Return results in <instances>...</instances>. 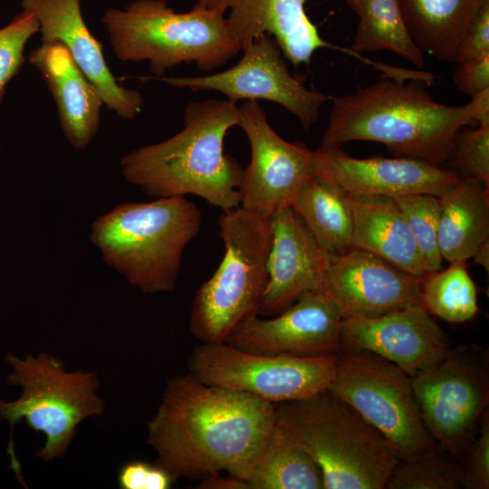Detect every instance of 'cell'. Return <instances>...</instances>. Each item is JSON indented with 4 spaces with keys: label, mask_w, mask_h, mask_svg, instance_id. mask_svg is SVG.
<instances>
[{
    "label": "cell",
    "mask_w": 489,
    "mask_h": 489,
    "mask_svg": "<svg viewBox=\"0 0 489 489\" xmlns=\"http://www.w3.org/2000/svg\"><path fill=\"white\" fill-rule=\"evenodd\" d=\"M275 406L252 395L206 384L189 372L168 379L148 422L147 444L174 479L235 475L275 421Z\"/></svg>",
    "instance_id": "1"
},
{
    "label": "cell",
    "mask_w": 489,
    "mask_h": 489,
    "mask_svg": "<svg viewBox=\"0 0 489 489\" xmlns=\"http://www.w3.org/2000/svg\"><path fill=\"white\" fill-rule=\"evenodd\" d=\"M425 84L390 78L334 97L320 149L374 141L396 157L441 167L449 159L459 131L474 121L468 103L437 102Z\"/></svg>",
    "instance_id": "2"
},
{
    "label": "cell",
    "mask_w": 489,
    "mask_h": 489,
    "mask_svg": "<svg viewBox=\"0 0 489 489\" xmlns=\"http://www.w3.org/2000/svg\"><path fill=\"white\" fill-rule=\"evenodd\" d=\"M239 122V107L227 100L189 102L183 129L123 156L121 172L149 197L194 195L223 211L238 207L244 168L224 152V143Z\"/></svg>",
    "instance_id": "3"
},
{
    "label": "cell",
    "mask_w": 489,
    "mask_h": 489,
    "mask_svg": "<svg viewBox=\"0 0 489 489\" xmlns=\"http://www.w3.org/2000/svg\"><path fill=\"white\" fill-rule=\"evenodd\" d=\"M201 223V212L186 197L127 202L92 222L90 240L142 292H167L176 287L184 250Z\"/></svg>",
    "instance_id": "4"
},
{
    "label": "cell",
    "mask_w": 489,
    "mask_h": 489,
    "mask_svg": "<svg viewBox=\"0 0 489 489\" xmlns=\"http://www.w3.org/2000/svg\"><path fill=\"white\" fill-rule=\"evenodd\" d=\"M275 422L317 464L324 489H385L400 460L384 436L330 389L276 404Z\"/></svg>",
    "instance_id": "5"
},
{
    "label": "cell",
    "mask_w": 489,
    "mask_h": 489,
    "mask_svg": "<svg viewBox=\"0 0 489 489\" xmlns=\"http://www.w3.org/2000/svg\"><path fill=\"white\" fill-rule=\"evenodd\" d=\"M101 20L116 57L147 61L158 77L187 62L211 71L242 51L225 14L217 11L193 6L177 13L164 0H135L123 9L106 10Z\"/></svg>",
    "instance_id": "6"
},
{
    "label": "cell",
    "mask_w": 489,
    "mask_h": 489,
    "mask_svg": "<svg viewBox=\"0 0 489 489\" xmlns=\"http://www.w3.org/2000/svg\"><path fill=\"white\" fill-rule=\"evenodd\" d=\"M218 225L225 254L197 289L189 319L192 334L202 343L226 342L240 325L258 315L268 278L270 217L238 206L223 211Z\"/></svg>",
    "instance_id": "7"
},
{
    "label": "cell",
    "mask_w": 489,
    "mask_h": 489,
    "mask_svg": "<svg viewBox=\"0 0 489 489\" xmlns=\"http://www.w3.org/2000/svg\"><path fill=\"white\" fill-rule=\"evenodd\" d=\"M5 360L13 369L6 382L21 387L22 394L11 401L0 399V421L8 422L11 436L21 421L42 432L45 443L36 453L40 459L62 457L77 426L104 412L105 402L97 394L99 376L89 370L66 371L62 360L45 352L25 359L8 353Z\"/></svg>",
    "instance_id": "8"
},
{
    "label": "cell",
    "mask_w": 489,
    "mask_h": 489,
    "mask_svg": "<svg viewBox=\"0 0 489 489\" xmlns=\"http://www.w3.org/2000/svg\"><path fill=\"white\" fill-rule=\"evenodd\" d=\"M350 404L388 441L400 460L434 451L410 376L368 350L342 348L329 388Z\"/></svg>",
    "instance_id": "9"
},
{
    "label": "cell",
    "mask_w": 489,
    "mask_h": 489,
    "mask_svg": "<svg viewBox=\"0 0 489 489\" xmlns=\"http://www.w3.org/2000/svg\"><path fill=\"white\" fill-rule=\"evenodd\" d=\"M410 379L433 438L462 463L489 408L488 348L477 343L451 346Z\"/></svg>",
    "instance_id": "10"
},
{
    "label": "cell",
    "mask_w": 489,
    "mask_h": 489,
    "mask_svg": "<svg viewBox=\"0 0 489 489\" xmlns=\"http://www.w3.org/2000/svg\"><path fill=\"white\" fill-rule=\"evenodd\" d=\"M337 355L292 357L260 354L226 342L202 343L188 360L189 373L202 382L279 404L329 389Z\"/></svg>",
    "instance_id": "11"
},
{
    "label": "cell",
    "mask_w": 489,
    "mask_h": 489,
    "mask_svg": "<svg viewBox=\"0 0 489 489\" xmlns=\"http://www.w3.org/2000/svg\"><path fill=\"white\" fill-rule=\"evenodd\" d=\"M240 60L227 70L202 76L158 77L164 83L194 91H214L236 104L268 101L283 107L309 129L318 120L328 97L307 88L292 75L273 37L263 34L242 49Z\"/></svg>",
    "instance_id": "12"
},
{
    "label": "cell",
    "mask_w": 489,
    "mask_h": 489,
    "mask_svg": "<svg viewBox=\"0 0 489 489\" xmlns=\"http://www.w3.org/2000/svg\"><path fill=\"white\" fill-rule=\"evenodd\" d=\"M239 112V127L251 151L244 169L240 206L269 218L277 210L291 206L302 186L317 176V152L279 136L257 101H246Z\"/></svg>",
    "instance_id": "13"
},
{
    "label": "cell",
    "mask_w": 489,
    "mask_h": 489,
    "mask_svg": "<svg viewBox=\"0 0 489 489\" xmlns=\"http://www.w3.org/2000/svg\"><path fill=\"white\" fill-rule=\"evenodd\" d=\"M342 321L343 316L330 298L319 291H310L273 318L251 317L226 343L260 354L337 355L342 349Z\"/></svg>",
    "instance_id": "14"
},
{
    "label": "cell",
    "mask_w": 489,
    "mask_h": 489,
    "mask_svg": "<svg viewBox=\"0 0 489 489\" xmlns=\"http://www.w3.org/2000/svg\"><path fill=\"white\" fill-rule=\"evenodd\" d=\"M423 278L413 276L361 249L330 256L318 289L343 318L374 316L421 304Z\"/></svg>",
    "instance_id": "15"
},
{
    "label": "cell",
    "mask_w": 489,
    "mask_h": 489,
    "mask_svg": "<svg viewBox=\"0 0 489 489\" xmlns=\"http://www.w3.org/2000/svg\"><path fill=\"white\" fill-rule=\"evenodd\" d=\"M342 348L373 352L412 376L451 347L446 332L421 304L374 316L343 318Z\"/></svg>",
    "instance_id": "16"
},
{
    "label": "cell",
    "mask_w": 489,
    "mask_h": 489,
    "mask_svg": "<svg viewBox=\"0 0 489 489\" xmlns=\"http://www.w3.org/2000/svg\"><path fill=\"white\" fill-rule=\"evenodd\" d=\"M318 174L349 196L400 197L429 194L440 197L461 177L442 168L409 158H356L340 149H316Z\"/></svg>",
    "instance_id": "17"
},
{
    "label": "cell",
    "mask_w": 489,
    "mask_h": 489,
    "mask_svg": "<svg viewBox=\"0 0 489 489\" xmlns=\"http://www.w3.org/2000/svg\"><path fill=\"white\" fill-rule=\"evenodd\" d=\"M21 5L38 21L42 42L57 41L68 49L108 109L124 120H131L140 112L141 94L118 83L106 62L101 43L83 20L81 0H22Z\"/></svg>",
    "instance_id": "18"
},
{
    "label": "cell",
    "mask_w": 489,
    "mask_h": 489,
    "mask_svg": "<svg viewBox=\"0 0 489 489\" xmlns=\"http://www.w3.org/2000/svg\"><path fill=\"white\" fill-rule=\"evenodd\" d=\"M270 224L268 278L258 313L264 316L276 315L303 293L318 291L329 260L292 206L273 213Z\"/></svg>",
    "instance_id": "19"
},
{
    "label": "cell",
    "mask_w": 489,
    "mask_h": 489,
    "mask_svg": "<svg viewBox=\"0 0 489 489\" xmlns=\"http://www.w3.org/2000/svg\"><path fill=\"white\" fill-rule=\"evenodd\" d=\"M57 105L61 129L76 149H85L100 126L103 101L60 42H43L29 55Z\"/></svg>",
    "instance_id": "20"
},
{
    "label": "cell",
    "mask_w": 489,
    "mask_h": 489,
    "mask_svg": "<svg viewBox=\"0 0 489 489\" xmlns=\"http://www.w3.org/2000/svg\"><path fill=\"white\" fill-rule=\"evenodd\" d=\"M347 195V194H346ZM353 247L418 278L428 273L410 229L393 198L349 196Z\"/></svg>",
    "instance_id": "21"
},
{
    "label": "cell",
    "mask_w": 489,
    "mask_h": 489,
    "mask_svg": "<svg viewBox=\"0 0 489 489\" xmlns=\"http://www.w3.org/2000/svg\"><path fill=\"white\" fill-rule=\"evenodd\" d=\"M438 199L437 239L442 258L465 263L489 239V187L460 177Z\"/></svg>",
    "instance_id": "22"
},
{
    "label": "cell",
    "mask_w": 489,
    "mask_h": 489,
    "mask_svg": "<svg viewBox=\"0 0 489 489\" xmlns=\"http://www.w3.org/2000/svg\"><path fill=\"white\" fill-rule=\"evenodd\" d=\"M234 476L250 489H324L321 469L275 421L249 461Z\"/></svg>",
    "instance_id": "23"
},
{
    "label": "cell",
    "mask_w": 489,
    "mask_h": 489,
    "mask_svg": "<svg viewBox=\"0 0 489 489\" xmlns=\"http://www.w3.org/2000/svg\"><path fill=\"white\" fill-rule=\"evenodd\" d=\"M489 0H398L414 43L443 62H456L461 41Z\"/></svg>",
    "instance_id": "24"
},
{
    "label": "cell",
    "mask_w": 489,
    "mask_h": 489,
    "mask_svg": "<svg viewBox=\"0 0 489 489\" xmlns=\"http://www.w3.org/2000/svg\"><path fill=\"white\" fill-rule=\"evenodd\" d=\"M291 206L328 255H340L353 248L348 197L333 182L321 176L309 178Z\"/></svg>",
    "instance_id": "25"
},
{
    "label": "cell",
    "mask_w": 489,
    "mask_h": 489,
    "mask_svg": "<svg viewBox=\"0 0 489 489\" xmlns=\"http://www.w3.org/2000/svg\"><path fill=\"white\" fill-rule=\"evenodd\" d=\"M359 23L350 49L358 56L367 52L390 51L417 68L424 53L414 43L398 0H345Z\"/></svg>",
    "instance_id": "26"
},
{
    "label": "cell",
    "mask_w": 489,
    "mask_h": 489,
    "mask_svg": "<svg viewBox=\"0 0 489 489\" xmlns=\"http://www.w3.org/2000/svg\"><path fill=\"white\" fill-rule=\"evenodd\" d=\"M421 292L426 310L446 321L463 323L478 312L477 289L465 262H452L443 271L428 273L422 279Z\"/></svg>",
    "instance_id": "27"
},
{
    "label": "cell",
    "mask_w": 489,
    "mask_h": 489,
    "mask_svg": "<svg viewBox=\"0 0 489 489\" xmlns=\"http://www.w3.org/2000/svg\"><path fill=\"white\" fill-rule=\"evenodd\" d=\"M385 489H464L463 466L437 446L428 454L399 460Z\"/></svg>",
    "instance_id": "28"
},
{
    "label": "cell",
    "mask_w": 489,
    "mask_h": 489,
    "mask_svg": "<svg viewBox=\"0 0 489 489\" xmlns=\"http://www.w3.org/2000/svg\"><path fill=\"white\" fill-rule=\"evenodd\" d=\"M394 200L410 229L427 273L440 270L443 258L437 239L441 210L438 197L416 194Z\"/></svg>",
    "instance_id": "29"
},
{
    "label": "cell",
    "mask_w": 489,
    "mask_h": 489,
    "mask_svg": "<svg viewBox=\"0 0 489 489\" xmlns=\"http://www.w3.org/2000/svg\"><path fill=\"white\" fill-rule=\"evenodd\" d=\"M275 0H195V7L217 11L226 16L232 36L243 49L265 34Z\"/></svg>",
    "instance_id": "30"
},
{
    "label": "cell",
    "mask_w": 489,
    "mask_h": 489,
    "mask_svg": "<svg viewBox=\"0 0 489 489\" xmlns=\"http://www.w3.org/2000/svg\"><path fill=\"white\" fill-rule=\"evenodd\" d=\"M39 31L34 15L22 11L0 29V106L8 82L18 73L24 62V51L29 39Z\"/></svg>",
    "instance_id": "31"
},
{
    "label": "cell",
    "mask_w": 489,
    "mask_h": 489,
    "mask_svg": "<svg viewBox=\"0 0 489 489\" xmlns=\"http://www.w3.org/2000/svg\"><path fill=\"white\" fill-rule=\"evenodd\" d=\"M461 177L472 178L489 187V126L460 130L447 160Z\"/></svg>",
    "instance_id": "32"
},
{
    "label": "cell",
    "mask_w": 489,
    "mask_h": 489,
    "mask_svg": "<svg viewBox=\"0 0 489 489\" xmlns=\"http://www.w3.org/2000/svg\"><path fill=\"white\" fill-rule=\"evenodd\" d=\"M461 464L464 489L489 488V408L483 414L477 433Z\"/></svg>",
    "instance_id": "33"
},
{
    "label": "cell",
    "mask_w": 489,
    "mask_h": 489,
    "mask_svg": "<svg viewBox=\"0 0 489 489\" xmlns=\"http://www.w3.org/2000/svg\"><path fill=\"white\" fill-rule=\"evenodd\" d=\"M174 479L158 465L135 460L124 464L118 473L121 489H168Z\"/></svg>",
    "instance_id": "34"
},
{
    "label": "cell",
    "mask_w": 489,
    "mask_h": 489,
    "mask_svg": "<svg viewBox=\"0 0 489 489\" xmlns=\"http://www.w3.org/2000/svg\"><path fill=\"white\" fill-rule=\"evenodd\" d=\"M489 53V1L485 2L469 27L458 49L456 62Z\"/></svg>",
    "instance_id": "35"
},
{
    "label": "cell",
    "mask_w": 489,
    "mask_h": 489,
    "mask_svg": "<svg viewBox=\"0 0 489 489\" xmlns=\"http://www.w3.org/2000/svg\"><path fill=\"white\" fill-rule=\"evenodd\" d=\"M457 89L468 95L489 87V53L458 63L453 76Z\"/></svg>",
    "instance_id": "36"
},
{
    "label": "cell",
    "mask_w": 489,
    "mask_h": 489,
    "mask_svg": "<svg viewBox=\"0 0 489 489\" xmlns=\"http://www.w3.org/2000/svg\"><path fill=\"white\" fill-rule=\"evenodd\" d=\"M471 117L478 126H489V87L471 95Z\"/></svg>",
    "instance_id": "37"
},
{
    "label": "cell",
    "mask_w": 489,
    "mask_h": 489,
    "mask_svg": "<svg viewBox=\"0 0 489 489\" xmlns=\"http://www.w3.org/2000/svg\"><path fill=\"white\" fill-rule=\"evenodd\" d=\"M197 488L201 489H250L243 480L227 474L225 476L221 473H213L201 479Z\"/></svg>",
    "instance_id": "38"
},
{
    "label": "cell",
    "mask_w": 489,
    "mask_h": 489,
    "mask_svg": "<svg viewBox=\"0 0 489 489\" xmlns=\"http://www.w3.org/2000/svg\"><path fill=\"white\" fill-rule=\"evenodd\" d=\"M474 262L489 270V239L485 240L472 256Z\"/></svg>",
    "instance_id": "39"
}]
</instances>
